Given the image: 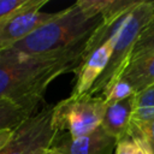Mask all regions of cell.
Instances as JSON below:
<instances>
[{
	"label": "cell",
	"mask_w": 154,
	"mask_h": 154,
	"mask_svg": "<svg viewBox=\"0 0 154 154\" xmlns=\"http://www.w3.org/2000/svg\"><path fill=\"white\" fill-rule=\"evenodd\" d=\"M47 2L48 0H34L28 7L0 23V52L20 42L57 16L58 12L46 13L40 11Z\"/></svg>",
	"instance_id": "8992f818"
},
{
	"label": "cell",
	"mask_w": 154,
	"mask_h": 154,
	"mask_svg": "<svg viewBox=\"0 0 154 154\" xmlns=\"http://www.w3.org/2000/svg\"><path fill=\"white\" fill-rule=\"evenodd\" d=\"M136 94L135 90L132 89V87L123 81V79H117L103 94L101 97L105 99L106 103L107 105H112V103H116L118 101H122V100H125L128 97H130L131 95Z\"/></svg>",
	"instance_id": "9a60e30c"
},
{
	"label": "cell",
	"mask_w": 154,
	"mask_h": 154,
	"mask_svg": "<svg viewBox=\"0 0 154 154\" xmlns=\"http://www.w3.org/2000/svg\"><path fill=\"white\" fill-rule=\"evenodd\" d=\"M154 119V84L135 94L134 111L130 124L142 125Z\"/></svg>",
	"instance_id": "7c38bea8"
},
{
	"label": "cell",
	"mask_w": 154,
	"mask_h": 154,
	"mask_svg": "<svg viewBox=\"0 0 154 154\" xmlns=\"http://www.w3.org/2000/svg\"><path fill=\"white\" fill-rule=\"evenodd\" d=\"M13 134H14V130H11V129L0 130V152L11 141V138L13 137Z\"/></svg>",
	"instance_id": "ac0fdd59"
},
{
	"label": "cell",
	"mask_w": 154,
	"mask_h": 154,
	"mask_svg": "<svg viewBox=\"0 0 154 154\" xmlns=\"http://www.w3.org/2000/svg\"><path fill=\"white\" fill-rule=\"evenodd\" d=\"M107 103L101 96H69L53 106V125L72 138L85 136L101 126Z\"/></svg>",
	"instance_id": "277c9868"
},
{
	"label": "cell",
	"mask_w": 154,
	"mask_h": 154,
	"mask_svg": "<svg viewBox=\"0 0 154 154\" xmlns=\"http://www.w3.org/2000/svg\"><path fill=\"white\" fill-rule=\"evenodd\" d=\"M34 0H0V23L28 7Z\"/></svg>",
	"instance_id": "2e32d148"
},
{
	"label": "cell",
	"mask_w": 154,
	"mask_h": 154,
	"mask_svg": "<svg viewBox=\"0 0 154 154\" xmlns=\"http://www.w3.org/2000/svg\"><path fill=\"white\" fill-rule=\"evenodd\" d=\"M130 126L135 128L142 135V137L146 140L147 144L149 146L152 154H154V119L152 122H148V123L142 124V125H132V124H130Z\"/></svg>",
	"instance_id": "e0dca14e"
},
{
	"label": "cell",
	"mask_w": 154,
	"mask_h": 154,
	"mask_svg": "<svg viewBox=\"0 0 154 154\" xmlns=\"http://www.w3.org/2000/svg\"><path fill=\"white\" fill-rule=\"evenodd\" d=\"M58 135L53 125V107H45L24 120L0 154H45Z\"/></svg>",
	"instance_id": "5b68a950"
},
{
	"label": "cell",
	"mask_w": 154,
	"mask_h": 154,
	"mask_svg": "<svg viewBox=\"0 0 154 154\" xmlns=\"http://www.w3.org/2000/svg\"><path fill=\"white\" fill-rule=\"evenodd\" d=\"M34 111L10 100H0V130H16L24 120L34 114Z\"/></svg>",
	"instance_id": "8fae6325"
},
{
	"label": "cell",
	"mask_w": 154,
	"mask_h": 154,
	"mask_svg": "<svg viewBox=\"0 0 154 154\" xmlns=\"http://www.w3.org/2000/svg\"><path fill=\"white\" fill-rule=\"evenodd\" d=\"M88 41L54 53L30 57L0 52V100L35 109L57 77L77 72L84 61Z\"/></svg>",
	"instance_id": "6da1fadb"
},
{
	"label": "cell",
	"mask_w": 154,
	"mask_h": 154,
	"mask_svg": "<svg viewBox=\"0 0 154 154\" xmlns=\"http://www.w3.org/2000/svg\"><path fill=\"white\" fill-rule=\"evenodd\" d=\"M117 142V138L99 126L93 132L77 138H72L65 132H58L52 148L61 154H114Z\"/></svg>",
	"instance_id": "52a82bcc"
},
{
	"label": "cell",
	"mask_w": 154,
	"mask_h": 154,
	"mask_svg": "<svg viewBox=\"0 0 154 154\" xmlns=\"http://www.w3.org/2000/svg\"><path fill=\"white\" fill-rule=\"evenodd\" d=\"M113 47L114 40L113 37H109L105 43H102L84 59V61L75 73L76 77L71 96H81L90 91L96 81L106 70L113 53Z\"/></svg>",
	"instance_id": "ba28073f"
},
{
	"label": "cell",
	"mask_w": 154,
	"mask_h": 154,
	"mask_svg": "<svg viewBox=\"0 0 154 154\" xmlns=\"http://www.w3.org/2000/svg\"><path fill=\"white\" fill-rule=\"evenodd\" d=\"M135 94L130 97L107 105V109L101 126L114 138L120 140L128 131L134 111Z\"/></svg>",
	"instance_id": "30bf717a"
},
{
	"label": "cell",
	"mask_w": 154,
	"mask_h": 154,
	"mask_svg": "<svg viewBox=\"0 0 154 154\" xmlns=\"http://www.w3.org/2000/svg\"><path fill=\"white\" fill-rule=\"evenodd\" d=\"M150 51H154V14L147 25L140 32L131 52L129 55V60H132L137 57H141Z\"/></svg>",
	"instance_id": "5bb4252c"
},
{
	"label": "cell",
	"mask_w": 154,
	"mask_h": 154,
	"mask_svg": "<svg viewBox=\"0 0 154 154\" xmlns=\"http://www.w3.org/2000/svg\"><path fill=\"white\" fill-rule=\"evenodd\" d=\"M103 17L95 0H79L11 48L2 51L11 55L30 57L54 53L89 40L101 26Z\"/></svg>",
	"instance_id": "7a4b0ae2"
},
{
	"label": "cell",
	"mask_w": 154,
	"mask_h": 154,
	"mask_svg": "<svg viewBox=\"0 0 154 154\" xmlns=\"http://www.w3.org/2000/svg\"><path fill=\"white\" fill-rule=\"evenodd\" d=\"M114 154H152V152L142 135L135 128L129 126L126 134L118 140Z\"/></svg>",
	"instance_id": "4fadbf2b"
},
{
	"label": "cell",
	"mask_w": 154,
	"mask_h": 154,
	"mask_svg": "<svg viewBox=\"0 0 154 154\" xmlns=\"http://www.w3.org/2000/svg\"><path fill=\"white\" fill-rule=\"evenodd\" d=\"M153 14L154 1H140L134 8H131L116 20L109 23L103 22L101 26L91 35L85 46L84 59L102 43H105L109 37H113L114 47L106 70L96 81L88 95L102 96V94L118 79L119 75L128 63L130 52L140 32L150 20Z\"/></svg>",
	"instance_id": "3957f363"
},
{
	"label": "cell",
	"mask_w": 154,
	"mask_h": 154,
	"mask_svg": "<svg viewBox=\"0 0 154 154\" xmlns=\"http://www.w3.org/2000/svg\"><path fill=\"white\" fill-rule=\"evenodd\" d=\"M118 79L128 82L135 93H140L154 84V51L129 60Z\"/></svg>",
	"instance_id": "9c48e42d"
},
{
	"label": "cell",
	"mask_w": 154,
	"mask_h": 154,
	"mask_svg": "<svg viewBox=\"0 0 154 154\" xmlns=\"http://www.w3.org/2000/svg\"><path fill=\"white\" fill-rule=\"evenodd\" d=\"M45 154H61L60 152H58V150H55L54 148H51V149H48Z\"/></svg>",
	"instance_id": "d6986e66"
}]
</instances>
